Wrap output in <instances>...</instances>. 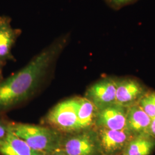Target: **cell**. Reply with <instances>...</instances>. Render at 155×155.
<instances>
[{
	"mask_svg": "<svg viewBox=\"0 0 155 155\" xmlns=\"http://www.w3.org/2000/svg\"><path fill=\"white\" fill-rule=\"evenodd\" d=\"M70 39V33L56 38L25 66L0 82V113L16 108L39 90L52 72Z\"/></svg>",
	"mask_w": 155,
	"mask_h": 155,
	"instance_id": "obj_1",
	"label": "cell"
},
{
	"mask_svg": "<svg viewBox=\"0 0 155 155\" xmlns=\"http://www.w3.org/2000/svg\"><path fill=\"white\" fill-rule=\"evenodd\" d=\"M11 130L33 150L45 155L60 150L63 133L54 128L12 122Z\"/></svg>",
	"mask_w": 155,
	"mask_h": 155,
	"instance_id": "obj_2",
	"label": "cell"
},
{
	"mask_svg": "<svg viewBox=\"0 0 155 155\" xmlns=\"http://www.w3.org/2000/svg\"><path fill=\"white\" fill-rule=\"evenodd\" d=\"M77 97L71 98L54 106L44 118L45 126L54 128L63 134L81 130L77 117Z\"/></svg>",
	"mask_w": 155,
	"mask_h": 155,
	"instance_id": "obj_3",
	"label": "cell"
},
{
	"mask_svg": "<svg viewBox=\"0 0 155 155\" xmlns=\"http://www.w3.org/2000/svg\"><path fill=\"white\" fill-rule=\"evenodd\" d=\"M59 150L67 155H104L97 131L91 129L63 134Z\"/></svg>",
	"mask_w": 155,
	"mask_h": 155,
	"instance_id": "obj_4",
	"label": "cell"
},
{
	"mask_svg": "<svg viewBox=\"0 0 155 155\" xmlns=\"http://www.w3.org/2000/svg\"><path fill=\"white\" fill-rule=\"evenodd\" d=\"M98 111L116 104V85L115 79L104 78L92 84L87 90L85 97Z\"/></svg>",
	"mask_w": 155,
	"mask_h": 155,
	"instance_id": "obj_5",
	"label": "cell"
},
{
	"mask_svg": "<svg viewBox=\"0 0 155 155\" xmlns=\"http://www.w3.org/2000/svg\"><path fill=\"white\" fill-rule=\"evenodd\" d=\"M97 133L104 155H114L124 150L134 135L127 129L110 130L98 128Z\"/></svg>",
	"mask_w": 155,
	"mask_h": 155,
	"instance_id": "obj_6",
	"label": "cell"
},
{
	"mask_svg": "<svg viewBox=\"0 0 155 155\" xmlns=\"http://www.w3.org/2000/svg\"><path fill=\"white\" fill-rule=\"evenodd\" d=\"M11 21L10 17L0 16V63L3 66L15 61L12 50L22 33L21 29L12 27Z\"/></svg>",
	"mask_w": 155,
	"mask_h": 155,
	"instance_id": "obj_7",
	"label": "cell"
},
{
	"mask_svg": "<svg viewBox=\"0 0 155 155\" xmlns=\"http://www.w3.org/2000/svg\"><path fill=\"white\" fill-rule=\"evenodd\" d=\"M126 107L115 104L98 111L95 124L98 128L110 130L127 129Z\"/></svg>",
	"mask_w": 155,
	"mask_h": 155,
	"instance_id": "obj_8",
	"label": "cell"
},
{
	"mask_svg": "<svg viewBox=\"0 0 155 155\" xmlns=\"http://www.w3.org/2000/svg\"><path fill=\"white\" fill-rule=\"evenodd\" d=\"M116 85V104L127 107L135 104L144 94V89L136 79H115Z\"/></svg>",
	"mask_w": 155,
	"mask_h": 155,
	"instance_id": "obj_9",
	"label": "cell"
},
{
	"mask_svg": "<svg viewBox=\"0 0 155 155\" xmlns=\"http://www.w3.org/2000/svg\"><path fill=\"white\" fill-rule=\"evenodd\" d=\"M151 120L139 104L135 103L128 106L127 111V129L133 135L147 134Z\"/></svg>",
	"mask_w": 155,
	"mask_h": 155,
	"instance_id": "obj_10",
	"label": "cell"
},
{
	"mask_svg": "<svg viewBox=\"0 0 155 155\" xmlns=\"http://www.w3.org/2000/svg\"><path fill=\"white\" fill-rule=\"evenodd\" d=\"M0 155H44L31 148L27 143L11 131L0 140Z\"/></svg>",
	"mask_w": 155,
	"mask_h": 155,
	"instance_id": "obj_11",
	"label": "cell"
},
{
	"mask_svg": "<svg viewBox=\"0 0 155 155\" xmlns=\"http://www.w3.org/2000/svg\"><path fill=\"white\" fill-rule=\"evenodd\" d=\"M77 117L81 130L91 129L95 125L98 110L86 97H77Z\"/></svg>",
	"mask_w": 155,
	"mask_h": 155,
	"instance_id": "obj_12",
	"label": "cell"
},
{
	"mask_svg": "<svg viewBox=\"0 0 155 155\" xmlns=\"http://www.w3.org/2000/svg\"><path fill=\"white\" fill-rule=\"evenodd\" d=\"M155 148V139L148 134L135 136L124 149L123 155H150Z\"/></svg>",
	"mask_w": 155,
	"mask_h": 155,
	"instance_id": "obj_13",
	"label": "cell"
},
{
	"mask_svg": "<svg viewBox=\"0 0 155 155\" xmlns=\"http://www.w3.org/2000/svg\"><path fill=\"white\" fill-rule=\"evenodd\" d=\"M139 104L151 119L155 117V93L143 96Z\"/></svg>",
	"mask_w": 155,
	"mask_h": 155,
	"instance_id": "obj_14",
	"label": "cell"
},
{
	"mask_svg": "<svg viewBox=\"0 0 155 155\" xmlns=\"http://www.w3.org/2000/svg\"><path fill=\"white\" fill-rule=\"evenodd\" d=\"M139 0H104L106 5L113 11H118L127 6L132 5Z\"/></svg>",
	"mask_w": 155,
	"mask_h": 155,
	"instance_id": "obj_15",
	"label": "cell"
},
{
	"mask_svg": "<svg viewBox=\"0 0 155 155\" xmlns=\"http://www.w3.org/2000/svg\"><path fill=\"white\" fill-rule=\"evenodd\" d=\"M4 113H0V140L4 139L11 131L12 121L4 116Z\"/></svg>",
	"mask_w": 155,
	"mask_h": 155,
	"instance_id": "obj_16",
	"label": "cell"
},
{
	"mask_svg": "<svg viewBox=\"0 0 155 155\" xmlns=\"http://www.w3.org/2000/svg\"><path fill=\"white\" fill-rule=\"evenodd\" d=\"M147 134L155 139V117L151 120L150 127Z\"/></svg>",
	"mask_w": 155,
	"mask_h": 155,
	"instance_id": "obj_17",
	"label": "cell"
},
{
	"mask_svg": "<svg viewBox=\"0 0 155 155\" xmlns=\"http://www.w3.org/2000/svg\"><path fill=\"white\" fill-rule=\"evenodd\" d=\"M67 155L64 153L63 152H61V150H57L55 152H54L52 153H51L50 154H48V155Z\"/></svg>",
	"mask_w": 155,
	"mask_h": 155,
	"instance_id": "obj_18",
	"label": "cell"
},
{
	"mask_svg": "<svg viewBox=\"0 0 155 155\" xmlns=\"http://www.w3.org/2000/svg\"><path fill=\"white\" fill-rule=\"evenodd\" d=\"M2 67L3 65L0 63V82L4 79L3 75H2Z\"/></svg>",
	"mask_w": 155,
	"mask_h": 155,
	"instance_id": "obj_19",
	"label": "cell"
}]
</instances>
